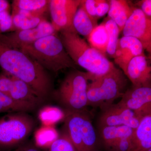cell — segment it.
<instances>
[{"mask_svg": "<svg viewBox=\"0 0 151 151\" xmlns=\"http://www.w3.org/2000/svg\"><path fill=\"white\" fill-rule=\"evenodd\" d=\"M125 75L131 81L133 86H151V67L145 54L131 60Z\"/></svg>", "mask_w": 151, "mask_h": 151, "instance_id": "obj_14", "label": "cell"}, {"mask_svg": "<svg viewBox=\"0 0 151 151\" xmlns=\"http://www.w3.org/2000/svg\"><path fill=\"white\" fill-rule=\"evenodd\" d=\"M105 22V27L108 32V42L107 54L114 58L117 42L119 40L120 32L116 23L108 18Z\"/></svg>", "mask_w": 151, "mask_h": 151, "instance_id": "obj_23", "label": "cell"}, {"mask_svg": "<svg viewBox=\"0 0 151 151\" xmlns=\"http://www.w3.org/2000/svg\"><path fill=\"white\" fill-rule=\"evenodd\" d=\"M110 9L109 1L103 0H97V7H96V15L97 18L104 16L108 13Z\"/></svg>", "mask_w": 151, "mask_h": 151, "instance_id": "obj_32", "label": "cell"}, {"mask_svg": "<svg viewBox=\"0 0 151 151\" xmlns=\"http://www.w3.org/2000/svg\"><path fill=\"white\" fill-rule=\"evenodd\" d=\"M16 31L31 29L37 27L44 20L45 17H28L19 14L11 15Z\"/></svg>", "mask_w": 151, "mask_h": 151, "instance_id": "obj_24", "label": "cell"}, {"mask_svg": "<svg viewBox=\"0 0 151 151\" xmlns=\"http://www.w3.org/2000/svg\"><path fill=\"white\" fill-rule=\"evenodd\" d=\"M12 84V76L4 72L0 74V92L9 96Z\"/></svg>", "mask_w": 151, "mask_h": 151, "instance_id": "obj_29", "label": "cell"}, {"mask_svg": "<svg viewBox=\"0 0 151 151\" xmlns=\"http://www.w3.org/2000/svg\"><path fill=\"white\" fill-rule=\"evenodd\" d=\"M35 125L34 119L24 112L12 113L0 119V149L19 145L28 137Z\"/></svg>", "mask_w": 151, "mask_h": 151, "instance_id": "obj_7", "label": "cell"}, {"mask_svg": "<svg viewBox=\"0 0 151 151\" xmlns=\"http://www.w3.org/2000/svg\"><path fill=\"white\" fill-rule=\"evenodd\" d=\"M151 148V114L143 117L134 129L129 151H147Z\"/></svg>", "mask_w": 151, "mask_h": 151, "instance_id": "obj_16", "label": "cell"}, {"mask_svg": "<svg viewBox=\"0 0 151 151\" xmlns=\"http://www.w3.org/2000/svg\"><path fill=\"white\" fill-rule=\"evenodd\" d=\"M109 3L108 17L116 23L120 32H122L127 21L133 13L132 6L125 0H111Z\"/></svg>", "mask_w": 151, "mask_h": 151, "instance_id": "obj_19", "label": "cell"}, {"mask_svg": "<svg viewBox=\"0 0 151 151\" xmlns=\"http://www.w3.org/2000/svg\"><path fill=\"white\" fill-rule=\"evenodd\" d=\"M15 31L9 11L0 12V33H9Z\"/></svg>", "mask_w": 151, "mask_h": 151, "instance_id": "obj_28", "label": "cell"}, {"mask_svg": "<svg viewBox=\"0 0 151 151\" xmlns=\"http://www.w3.org/2000/svg\"><path fill=\"white\" fill-rule=\"evenodd\" d=\"M0 67L5 73L27 83L45 100L53 92L47 71L23 52L1 42Z\"/></svg>", "mask_w": 151, "mask_h": 151, "instance_id": "obj_1", "label": "cell"}, {"mask_svg": "<svg viewBox=\"0 0 151 151\" xmlns=\"http://www.w3.org/2000/svg\"><path fill=\"white\" fill-rule=\"evenodd\" d=\"M10 7V5L8 1L0 0V12L4 11H9Z\"/></svg>", "mask_w": 151, "mask_h": 151, "instance_id": "obj_34", "label": "cell"}, {"mask_svg": "<svg viewBox=\"0 0 151 151\" xmlns=\"http://www.w3.org/2000/svg\"><path fill=\"white\" fill-rule=\"evenodd\" d=\"M90 81L87 89L88 106L101 110L122 98L128 84L126 76L115 66L105 75Z\"/></svg>", "mask_w": 151, "mask_h": 151, "instance_id": "obj_4", "label": "cell"}, {"mask_svg": "<svg viewBox=\"0 0 151 151\" xmlns=\"http://www.w3.org/2000/svg\"><path fill=\"white\" fill-rule=\"evenodd\" d=\"M17 151H39L37 148L32 145L22 146Z\"/></svg>", "mask_w": 151, "mask_h": 151, "instance_id": "obj_35", "label": "cell"}, {"mask_svg": "<svg viewBox=\"0 0 151 151\" xmlns=\"http://www.w3.org/2000/svg\"><path fill=\"white\" fill-rule=\"evenodd\" d=\"M60 33L65 51L76 65L87 70L89 81L105 75L115 66L106 55L91 47L74 28Z\"/></svg>", "mask_w": 151, "mask_h": 151, "instance_id": "obj_2", "label": "cell"}, {"mask_svg": "<svg viewBox=\"0 0 151 151\" xmlns=\"http://www.w3.org/2000/svg\"><path fill=\"white\" fill-rule=\"evenodd\" d=\"M37 106L32 104L17 101L0 92V113L3 112H29L35 110Z\"/></svg>", "mask_w": 151, "mask_h": 151, "instance_id": "obj_21", "label": "cell"}, {"mask_svg": "<svg viewBox=\"0 0 151 151\" xmlns=\"http://www.w3.org/2000/svg\"><path fill=\"white\" fill-rule=\"evenodd\" d=\"M119 103L142 119L151 114V86H132L126 90Z\"/></svg>", "mask_w": 151, "mask_h": 151, "instance_id": "obj_12", "label": "cell"}, {"mask_svg": "<svg viewBox=\"0 0 151 151\" xmlns=\"http://www.w3.org/2000/svg\"><path fill=\"white\" fill-rule=\"evenodd\" d=\"M59 135L55 129L49 126L41 128L35 134L37 145L42 147H49Z\"/></svg>", "mask_w": 151, "mask_h": 151, "instance_id": "obj_25", "label": "cell"}, {"mask_svg": "<svg viewBox=\"0 0 151 151\" xmlns=\"http://www.w3.org/2000/svg\"><path fill=\"white\" fill-rule=\"evenodd\" d=\"M133 13L123 29L124 36L135 38L140 42L144 50L151 54V19L140 9L133 6Z\"/></svg>", "mask_w": 151, "mask_h": 151, "instance_id": "obj_9", "label": "cell"}, {"mask_svg": "<svg viewBox=\"0 0 151 151\" xmlns=\"http://www.w3.org/2000/svg\"><path fill=\"white\" fill-rule=\"evenodd\" d=\"M12 84L9 94L11 98L17 101L35 105L38 107L45 102L46 100L27 83L12 76Z\"/></svg>", "mask_w": 151, "mask_h": 151, "instance_id": "obj_15", "label": "cell"}, {"mask_svg": "<svg viewBox=\"0 0 151 151\" xmlns=\"http://www.w3.org/2000/svg\"><path fill=\"white\" fill-rule=\"evenodd\" d=\"M134 129L126 126L104 127L100 128V135L103 145L110 151L120 139L132 137Z\"/></svg>", "mask_w": 151, "mask_h": 151, "instance_id": "obj_18", "label": "cell"}, {"mask_svg": "<svg viewBox=\"0 0 151 151\" xmlns=\"http://www.w3.org/2000/svg\"><path fill=\"white\" fill-rule=\"evenodd\" d=\"M89 83L87 72L71 70L66 74L58 89L53 91L52 95L65 108V111H85L88 106Z\"/></svg>", "mask_w": 151, "mask_h": 151, "instance_id": "obj_5", "label": "cell"}, {"mask_svg": "<svg viewBox=\"0 0 151 151\" xmlns=\"http://www.w3.org/2000/svg\"><path fill=\"white\" fill-rule=\"evenodd\" d=\"M97 4V0H81L80 4L90 17L97 20L98 19L96 15Z\"/></svg>", "mask_w": 151, "mask_h": 151, "instance_id": "obj_30", "label": "cell"}, {"mask_svg": "<svg viewBox=\"0 0 151 151\" xmlns=\"http://www.w3.org/2000/svg\"><path fill=\"white\" fill-rule=\"evenodd\" d=\"M81 0H49L51 24L57 32L74 28L73 20Z\"/></svg>", "mask_w": 151, "mask_h": 151, "instance_id": "obj_10", "label": "cell"}, {"mask_svg": "<svg viewBox=\"0 0 151 151\" xmlns=\"http://www.w3.org/2000/svg\"><path fill=\"white\" fill-rule=\"evenodd\" d=\"M131 138H122L116 142L110 151H129L131 146Z\"/></svg>", "mask_w": 151, "mask_h": 151, "instance_id": "obj_31", "label": "cell"}, {"mask_svg": "<svg viewBox=\"0 0 151 151\" xmlns=\"http://www.w3.org/2000/svg\"><path fill=\"white\" fill-rule=\"evenodd\" d=\"M65 114L63 129L76 151H100V141L86 111H65Z\"/></svg>", "mask_w": 151, "mask_h": 151, "instance_id": "obj_6", "label": "cell"}, {"mask_svg": "<svg viewBox=\"0 0 151 151\" xmlns=\"http://www.w3.org/2000/svg\"><path fill=\"white\" fill-rule=\"evenodd\" d=\"M87 39L91 47L106 56L108 38L105 22L98 25Z\"/></svg>", "mask_w": 151, "mask_h": 151, "instance_id": "obj_22", "label": "cell"}, {"mask_svg": "<svg viewBox=\"0 0 151 151\" xmlns=\"http://www.w3.org/2000/svg\"><path fill=\"white\" fill-rule=\"evenodd\" d=\"M73 27L78 35L88 38L97 24V20L90 16L81 4L76 13Z\"/></svg>", "mask_w": 151, "mask_h": 151, "instance_id": "obj_20", "label": "cell"}, {"mask_svg": "<svg viewBox=\"0 0 151 151\" xmlns=\"http://www.w3.org/2000/svg\"><path fill=\"white\" fill-rule=\"evenodd\" d=\"M65 112L56 107H46L44 108L40 113V120L45 123L55 124L60 120L64 119Z\"/></svg>", "mask_w": 151, "mask_h": 151, "instance_id": "obj_26", "label": "cell"}, {"mask_svg": "<svg viewBox=\"0 0 151 151\" xmlns=\"http://www.w3.org/2000/svg\"><path fill=\"white\" fill-rule=\"evenodd\" d=\"M147 151H151V149H149V150H148Z\"/></svg>", "mask_w": 151, "mask_h": 151, "instance_id": "obj_36", "label": "cell"}, {"mask_svg": "<svg viewBox=\"0 0 151 151\" xmlns=\"http://www.w3.org/2000/svg\"><path fill=\"white\" fill-rule=\"evenodd\" d=\"M101 111L98 122L99 128L126 126L134 129L142 120L132 110L119 103L108 105Z\"/></svg>", "mask_w": 151, "mask_h": 151, "instance_id": "obj_11", "label": "cell"}, {"mask_svg": "<svg viewBox=\"0 0 151 151\" xmlns=\"http://www.w3.org/2000/svg\"><path fill=\"white\" fill-rule=\"evenodd\" d=\"M55 33L57 32L51 23L45 19L34 28L0 33V42L11 48L19 50L40 39Z\"/></svg>", "mask_w": 151, "mask_h": 151, "instance_id": "obj_8", "label": "cell"}, {"mask_svg": "<svg viewBox=\"0 0 151 151\" xmlns=\"http://www.w3.org/2000/svg\"><path fill=\"white\" fill-rule=\"evenodd\" d=\"M140 42L135 38L123 36L117 42L114 59L125 74L130 61L136 57L144 54Z\"/></svg>", "mask_w": 151, "mask_h": 151, "instance_id": "obj_13", "label": "cell"}, {"mask_svg": "<svg viewBox=\"0 0 151 151\" xmlns=\"http://www.w3.org/2000/svg\"><path fill=\"white\" fill-rule=\"evenodd\" d=\"M137 6H139L142 12L145 15L151 19V0H142L139 1L137 4Z\"/></svg>", "mask_w": 151, "mask_h": 151, "instance_id": "obj_33", "label": "cell"}, {"mask_svg": "<svg viewBox=\"0 0 151 151\" xmlns=\"http://www.w3.org/2000/svg\"><path fill=\"white\" fill-rule=\"evenodd\" d=\"M49 2V0H14L11 15L19 14L28 17H44L48 10Z\"/></svg>", "mask_w": 151, "mask_h": 151, "instance_id": "obj_17", "label": "cell"}, {"mask_svg": "<svg viewBox=\"0 0 151 151\" xmlns=\"http://www.w3.org/2000/svg\"><path fill=\"white\" fill-rule=\"evenodd\" d=\"M48 151H77L67 133L63 129L58 138L49 147Z\"/></svg>", "mask_w": 151, "mask_h": 151, "instance_id": "obj_27", "label": "cell"}, {"mask_svg": "<svg viewBox=\"0 0 151 151\" xmlns=\"http://www.w3.org/2000/svg\"><path fill=\"white\" fill-rule=\"evenodd\" d=\"M19 50L47 71L56 73L67 68L75 69L77 66L65 51L57 33L40 39Z\"/></svg>", "mask_w": 151, "mask_h": 151, "instance_id": "obj_3", "label": "cell"}]
</instances>
